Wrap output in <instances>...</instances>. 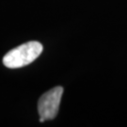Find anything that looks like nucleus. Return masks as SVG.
Segmentation results:
<instances>
[{
  "label": "nucleus",
  "mask_w": 127,
  "mask_h": 127,
  "mask_svg": "<svg viewBox=\"0 0 127 127\" xmlns=\"http://www.w3.org/2000/svg\"><path fill=\"white\" fill-rule=\"evenodd\" d=\"M62 93L63 88L59 86L41 95L38 103L40 123H43L45 121L56 118L59 112Z\"/></svg>",
  "instance_id": "obj_2"
},
{
  "label": "nucleus",
  "mask_w": 127,
  "mask_h": 127,
  "mask_svg": "<svg viewBox=\"0 0 127 127\" xmlns=\"http://www.w3.org/2000/svg\"><path fill=\"white\" fill-rule=\"evenodd\" d=\"M42 44L39 41H28L8 52L3 58L7 68L18 69L32 63L42 52Z\"/></svg>",
  "instance_id": "obj_1"
}]
</instances>
